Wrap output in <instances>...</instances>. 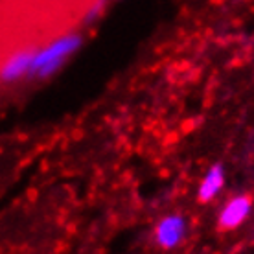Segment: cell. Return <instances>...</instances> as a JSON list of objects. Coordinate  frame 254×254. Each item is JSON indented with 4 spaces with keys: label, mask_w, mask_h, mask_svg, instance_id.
<instances>
[{
    "label": "cell",
    "mask_w": 254,
    "mask_h": 254,
    "mask_svg": "<svg viewBox=\"0 0 254 254\" xmlns=\"http://www.w3.org/2000/svg\"><path fill=\"white\" fill-rule=\"evenodd\" d=\"M79 46H81V37L76 33H68V35L58 37L56 41L48 43L45 48L33 52L30 76H35L39 79L54 76L79 50Z\"/></svg>",
    "instance_id": "1"
},
{
    "label": "cell",
    "mask_w": 254,
    "mask_h": 254,
    "mask_svg": "<svg viewBox=\"0 0 254 254\" xmlns=\"http://www.w3.org/2000/svg\"><path fill=\"white\" fill-rule=\"evenodd\" d=\"M188 223L181 214H168L155 227V242L162 249H175L185 242Z\"/></svg>",
    "instance_id": "2"
},
{
    "label": "cell",
    "mask_w": 254,
    "mask_h": 254,
    "mask_svg": "<svg viewBox=\"0 0 254 254\" xmlns=\"http://www.w3.org/2000/svg\"><path fill=\"white\" fill-rule=\"evenodd\" d=\"M253 210V201L247 195H236L229 199L219 212V227L221 229H236L240 227Z\"/></svg>",
    "instance_id": "3"
},
{
    "label": "cell",
    "mask_w": 254,
    "mask_h": 254,
    "mask_svg": "<svg viewBox=\"0 0 254 254\" xmlns=\"http://www.w3.org/2000/svg\"><path fill=\"white\" fill-rule=\"evenodd\" d=\"M32 59L33 52L32 50H22L15 52L13 56L6 59V63L0 68V81L2 83H17L22 77L30 76L32 70Z\"/></svg>",
    "instance_id": "4"
},
{
    "label": "cell",
    "mask_w": 254,
    "mask_h": 254,
    "mask_svg": "<svg viewBox=\"0 0 254 254\" xmlns=\"http://www.w3.org/2000/svg\"><path fill=\"white\" fill-rule=\"evenodd\" d=\"M223 188H225V170L221 164H214L201 179L199 188H197V197H199V201L208 203L219 195Z\"/></svg>",
    "instance_id": "5"
}]
</instances>
